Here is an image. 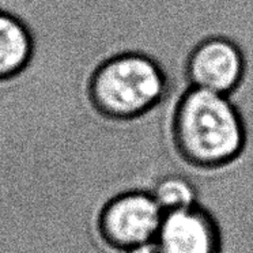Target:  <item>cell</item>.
Returning <instances> with one entry per match:
<instances>
[{"mask_svg": "<svg viewBox=\"0 0 253 253\" xmlns=\"http://www.w3.org/2000/svg\"><path fill=\"white\" fill-rule=\"evenodd\" d=\"M128 253H160L158 251V248L155 245V242H149V244H146V245H142V247L135 248V249H131V251H128Z\"/></svg>", "mask_w": 253, "mask_h": 253, "instance_id": "obj_8", "label": "cell"}, {"mask_svg": "<svg viewBox=\"0 0 253 253\" xmlns=\"http://www.w3.org/2000/svg\"><path fill=\"white\" fill-rule=\"evenodd\" d=\"M155 245L160 253H219V230L203 209L171 210L164 215Z\"/></svg>", "mask_w": 253, "mask_h": 253, "instance_id": "obj_4", "label": "cell"}, {"mask_svg": "<svg viewBox=\"0 0 253 253\" xmlns=\"http://www.w3.org/2000/svg\"><path fill=\"white\" fill-rule=\"evenodd\" d=\"M165 77L149 57L126 53L106 61L94 75L91 93L95 104L115 117H133L158 102Z\"/></svg>", "mask_w": 253, "mask_h": 253, "instance_id": "obj_2", "label": "cell"}, {"mask_svg": "<svg viewBox=\"0 0 253 253\" xmlns=\"http://www.w3.org/2000/svg\"><path fill=\"white\" fill-rule=\"evenodd\" d=\"M242 68L241 52L223 39L207 40L199 45L188 66L195 87L225 95L240 81Z\"/></svg>", "mask_w": 253, "mask_h": 253, "instance_id": "obj_5", "label": "cell"}, {"mask_svg": "<svg viewBox=\"0 0 253 253\" xmlns=\"http://www.w3.org/2000/svg\"><path fill=\"white\" fill-rule=\"evenodd\" d=\"M164 215V209L153 193L121 192L110 199L102 210L99 233L109 247L128 252L155 240Z\"/></svg>", "mask_w": 253, "mask_h": 253, "instance_id": "obj_3", "label": "cell"}, {"mask_svg": "<svg viewBox=\"0 0 253 253\" xmlns=\"http://www.w3.org/2000/svg\"><path fill=\"white\" fill-rule=\"evenodd\" d=\"M32 37L18 18L0 11V78L15 75L28 64Z\"/></svg>", "mask_w": 253, "mask_h": 253, "instance_id": "obj_6", "label": "cell"}, {"mask_svg": "<svg viewBox=\"0 0 253 253\" xmlns=\"http://www.w3.org/2000/svg\"><path fill=\"white\" fill-rule=\"evenodd\" d=\"M154 198L164 211L185 209L196 203L198 189L188 177L180 174H170L155 184Z\"/></svg>", "mask_w": 253, "mask_h": 253, "instance_id": "obj_7", "label": "cell"}, {"mask_svg": "<svg viewBox=\"0 0 253 253\" xmlns=\"http://www.w3.org/2000/svg\"><path fill=\"white\" fill-rule=\"evenodd\" d=\"M176 138L191 164L215 168L236 158L244 143V129L225 94L193 86L177 110Z\"/></svg>", "mask_w": 253, "mask_h": 253, "instance_id": "obj_1", "label": "cell"}]
</instances>
